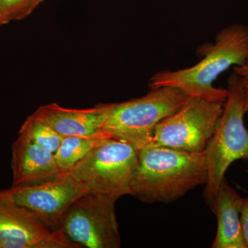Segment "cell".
I'll list each match as a JSON object with an SVG mask.
<instances>
[{
    "label": "cell",
    "instance_id": "cell-2",
    "mask_svg": "<svg viewBox=\"0 0 248 248\" xmlns=\"http://www.w3.org/2000/svg\"><path fill=\"white\" fill-rule=\"evenodd\" d=\"M248 58V26L231 24L217 33L215 43L210 45L198 63L184 69L155 73L148 87L176 88L191 97L224 104L228 90L215 87L214 81L228 68L243 64Z\"/></svg>",
    "mask_w": 248,
    "mask_h": 248
},
{
    "label": "cell",
    "instance_id": "cell-13",
    "mask_svg": "<svg viewBox=\"0 0 248 248\" xmlns=\"http://www.w3.org/2000/svg\"><path fill=\"white\" fill-rule=\"evenodd\" d=\"M110 138L103 130L89 136L65 137L55 153L60 171L70 170L94 147Z\"/></svg>",
    "mask_w": 248,
    "mask_h": 248
},
{
    "label": "cell",
    "instance_id": "cell-18",
    "mask_svg": "<svg viewBox=\"0 0 248 248\" xmlns=\"http://www.w3.org/2000/svg\"><path fill=\"white\" fill-rule=\"evenodd\" d=\"M8 23H9V21L6 19L4 15H3L2 13L0 11V27H2V26L5 25V24H7Z\"/></svg>",
    "mask_w": 248,
    "mask_h": 248
},
{
    "label": "cell",
    "instance_id": "cell-16",
    "mask_svg": "<svg viewBox=\"0 0 248 248\" xmlns=\"http://www.w3.org/2000/svg\"><path fill=\"white\" fill-rule=\"evenodd\" d=\"M233 71L237 75L244 90L245 110L248 112V58L243 64L233 67Z\"/></svg>",
    "mask_w": 248,
    "mask_h": 248
},
{
    "label": "cell",
    "instance_id": "cell-11",
    "mask_svg": "<svg viewBox=\"0 0 248 248\" xmlns=\"http://www.w3.org/2000/svg\"><path fill=\"white\" fill-rule=\"evenodd\" d=\"M107 104L86 109L67 108L56 103L42 106L34 114L65 137L89 136L102 131Z\"/></svg>",
    "mask_w": 248,
    "mask_h": 248
},
{
    "label": "cell",
    "instance_id": "cell-9",
    "mask_svg": "<svg viewBox=\"0 0 248 248\" xmlns=\"http://www.w3.org/2000/svg\"><path fill=\"white\" fill-rule=\"evenodd\" d=\"M0 248H81L0 190Z\"/></svg>",
    "mask_w": 248,
    "mask_h": 248
},
{
    "label": "cell",
    "instance_id": "cell-10",
    "mask_svg": "<svg viewBox=\"0 0 248 248\" xmlns=\"http://www.w3.org/2000/svg\"><path fill=\"white\" fill-rule=\"evenodd\" d=\"M18 135L11 148L12 186L42 182L61 172L55 154L36 144L24 135Z\"/></svg>",
    "mask_w": 248,
    "mask_h": 248
},
{
    "label": "cell",
    "instance_id": "cell-12",
    "mask_svg": "<svg viewBox=\"0 0 248 248\" xmlns=\"http://www.w3.org/2000/svg\"><path fill=\"white\" fill-rule=\"evenodd\" d=\"M244 198L223 179L216 201L217 232L213 248H247L243 235L241 210Z\"/></svg>",
    "mask_w": 248,
    "mask_h": 248
},
{
    "label": "cell",
    "instance_id": "cell-1",
    "mask_svg": "<svg viewBox=\"0 0 248 248\" xmlns=\"http://www.w3.org/2000/svg\"><path fill=\"white\" fill-rule=\"evenodd\" d=\"M138 161L131 195L143 203H172L208 180L204 152L148 146L138 151Z\"/></svg>",
    "mask_w": 248,
    "mask_h": 248
},
{
    "label": "cell",
    "instance_id": "cell-20",
    "mask_svg": "<svg viewBox=\"0 0 248 248\" xmlns=\"http://www.w3.org/2000/svg\"><path fill=\"white\" fill-rule=\"evenodd\" d=\"M247 114H248V112H247Z\"/></svg>",
    "mask_w": 248,
    "mask_h": 248
},
{
    "label": "cell",
    "instance_id": "cell-7",
    "mask_svg": "<svg viewBox=\"0 0 248 248\" xmlns=\"http://www.w3.org/2000/svg\"><path fill=\"white\" fill-rule=\"evenodd\" d=\"M224 104L192 97L184 107L158 124L150 146L203 153L213 137Z\"/></svg>",
    "mask_w": 248,
    "mask_h": 248
},
{
    "label": "cell",
    "instance_id": "cell-6",
    "mask_svg": "<svg viewBox=\"0 0 248 248\" xmlns=\"http://www.w3.org/2000/svg\"><path fill=\"white\" fill-rule=\"evenodd\" d=\"M117 200L111 196L87 193L68 209L56 229L81 248H120Z\"/></svg>",
    "mask_w": 248,
    "mask_h": 248
},
{
    "label": "cell",
    "instance_id": "cell-5",
    "mask_svg": "<svg viewBox=\"0 0 248 248\" xmlns=\"http://www.w3.org/2000/svg\"><path fill=\"white\" fill-rule=\"evenodd\" d=\"M138 151L127 142L108 139L94 147L68 172L89 193L120 198L132 195Z\"/></svg>",
    "mask_w": 248,
    "mask_h": 248
},
{
    "label": "cell",
    "instance_id": "cell-19",
    "mask_svg": "<svg viewBox=\"0 0 248 248\" xmlns=\"http://www.w3.org/2000/svg\"><path fill=\"white\" fill-rule=\"evenodd\" d=\"M246 172H247V174H248V169L246 170Z\"/></svg>",
    "mask_w": 248,
    "mask_h": 248
},
{
    "label": "cell",
    "instance_id": "cell-4",
    "mask_svg": "<svg viewBox=\"0 0 248 248\" xmlns=\"http://www.w3.org/2000/svg\"><path fill=\"white\" fill-rule=\"evenodd\" d=\"M150 90L146 95L138 99L107 104L103 131L110 138L127 142L140 151L151 144L158 124L192 97L176 88Z\"/></svg>",
    "mask_w": 248,
    "mask_h": 248
},
{
    "label": "cell",
    "instance_id": "cell-21",
    "mask_svg": "<svg viewBox=\"0 0 248 248\" xmlns=\"http://www.w3.org/2000/svg\"></svg>",
    "mask_w": 248,
    "mask_h": 248
},
{
    "label": "cell",
    "instance_id": "cell-3",
    "mask_svg": "<svg viewBox=\"0 0 248 248\" xmlns=\"http://www.w3.org/2000/svg\"><path fill=\"white\" fill-rule=\"evenodd\" d=\"M228 97L213 137L204 151L208 166V180L204 202L215 214L218 189L226 171L236 160L248 159V130L244 123V90L233 71L228 80Z\"/></svg>",
    "mask_w": 248,
    "mask_h": 248
},
{
    "label": "cell",
    "instance_id": "cell-14",
    "mask_svg": "<svg viewBox=\"0 0 248 248\" xmlns=\"http://www.w3.org/2000/svg\"><path fill=\"white\" fill-rule=\"evenodd\" d=\"M18 134L24 135L36 144L55 154L61 145L63 137L55 131L45 121L35 114L27 117Z\"/></svg>",
    "mask_w": 248,
    "mask_h": 248
},
{
    "label": "cell",
    "instance_id": "cell-15",
    "mask_svg": "<svg viewBox=\"0 0 248 248\" xmlns=\"http://www.w3.org/2000/svg\"><path fill=\"white\" fill-rule=\"evenodd\" d=\"M45 0H0V11L9 22L25 19Z\"/></svg>",
    "mask_w": 248,
    "mask_h": 248
},
{
    "label": "cell",
    "instance_id": "cell-17",
    "mask_svg": "<svg viewBox=\"0 0 248 248\" xmlns=\"http://www.w3.org/2000/svg\"><path fill=\"white\" fill-rule=\"evenodd\" d=\"M241 223L245 243L248 248V197L244 198L243 200L241 210Z\"/></svg>",
    "mask_w": 248,
    "mask_h": 248
},
{
    "label": "cell",
    "instance_id": "cell-8",
    "mask_svg": "<svg viewBox=\"0 0 248 248\" xmlns=\"http://www.w3.org/2000/svg\"><path fill=\"white\" fill-rule=\"evenodd\" d=\"M3 190L15 203L35 214L52 229L58 228L62 217L78 199L89 193L68 171L42 182Z\"/></svg>",
    "mask_w": 248,
    "mask_h": 248
}]
</instances>
